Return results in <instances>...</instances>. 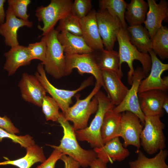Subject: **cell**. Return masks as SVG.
<instances>
[{
    "label": "cell",
    "mask_w": 168,
    "mask_h": 168,
    "mask_svg": "<svg viewBox=\"0 0 168 168\" xmlns=\"http://www.w3.org/2000/svg\"><path fill=\"white\" fill-rule=\"evenodd\" d=\"M93 53L97 65L100 70H111L116 72L121 77L123 76L120 69L118 52L114 50L103 49Z\"/></svg>",
    "instance_id": "26"
},
{
    "label": "cell",
    "mask_w": 168,
    "mask_h": 168,
    "mask_svg": "<svg viewBox=\"0 0 168 168\" xmlns=\"http://www.w3.org/2000/svg\"><path fill=\"white\" fill-rule=\"evenodd\" d=\"M101 86L96 82L93 90L83 99H80V96L76 95V102L72 106L69 107L63 114L66 120L73 123L75 131L87 127L91 115L96 112L98 102L95 95Z\"/></svg>",
    "instance_id": "3"
},
{
    "label": "cell",
    "mask_w": 168,
    "mask_h": 168,
    "mask_svg": "<svg viewBox=\"0 0 168 168\" xmlns=\"http://www.w3.org/2000/svg\"><path fill=\"white\" fill-rule=\"evenodd\" d=\"M147 2L149 9L143 23L152 40L162 26V21L168 20V3L165 0H161L158 3L154 0H147Z\"/></svg>",
    "instance_id": "15"
},
{
    "label": "cell",
    "mask_w": 168,
    "mask_h": 168,
    "mask_svg": "<svg viewBox=\"0 0 168 168\" xmlns=\"http://www.w3.org/2000/svg\"><path fill=\"white\" fill-rule=\"evenodd\" d=\"M0 128L13 134L19 133V129L12 123L7 116H0Z\"/></svg>",
    "instance_id": "38"
},
{
    "label": "cell",
    "mask_w": 168,
    "mask_h": 168,
    "mask_svg": "<svg viewBox=\"0 0 168 168\" xmlns=\"http://www.w3.org/2000/svg\"><path fill=\"white\" fill-rule=\"evenodd\" d=\"M148 53L152 61V65L148 75L141 82L138 94L152 90H159L166 92L168 89V77L162 78V73L168 69V64L162 63L157 55L151 50Z\"/></svg>",
    "instance_id": "12"
},
{
    "label": "cell",
    "mask_w": 168,
    "mask_h": 168,
    "mask_svg": "<svg viewBox=\"0 0 168 168\" xmlns=\"http://www.w3.org/2000/svg\"><path fill=\"white\" fill-rule=\"evenodd\" d=\"M26 149V152L24 156L0 162V166L11 165L19 168H30L35 163H42L46 160L42 147L35 144Z\"/></svg>",
    "instance_id": "25"
},
{
    "label": "cell",
    "mask_w": 168,
    "mask_h": 168,
    "mask_svg": "<svg viewBox=\"0 0 168 168\" xmlns=\"http://www.w3.org/2000/svg\"><path fill=\"white\" fill-rule=\"evenodd\" d=\"M58 32L54 28L45 35L47 50L44 61L41 63L47 73L56 79L65 76L66 62L63 48L57 39Z\"/></svg>",
    "instance_id": "5"
},
{
    "label": "cell",
    "mask_w": 168,
    "mask_h": 168,
    "mask_svg": "<svg viewBox=\"0 0 168 168\" xmlns=\"http://www.w3.org/2000/svg\"><path fill=\"white\" fill-rule=\"evenodd\" d=\"M72 0H51L47 6L38 7L35 11V16L43 27L38 28L43 31L41 36H44L54 28L57 23L71 13L73 2Z\"/></svg>",
    "instance_id": "7"
},
{
    "label": "cell",
    "mask_w": 168,
    "mask_h": 168,
    "mask_svg": "<svg viewBox=\"0 0 168 168\" xmlns=\"http://www.w3.org/2000/svg\"><path fill=\"white\" fill-rule=\"evenodd\" d=\"M93 52L82 54H65V76L70 75L74 69L76 68L81 75L85 73L92 74L95 77L96 82L99 83L104 89L101 71L97 65Z\"/></svg>",
    "instance_id": "9"
},
{
    "label": "cell",
    "mask_w": 168,
    "mask_h": 168,
    "mask_svg": "<svg viewBox=\"0 0 168 168\" xmlns=\"http://www.w3.org/2000/svg\"><path fill=\"white\" fill-rule=\"evenodd\" d=\"M144 128L140 135V144L148 154L152 155L166 147L163 130L165 124L157 116H145Z\"/></svg>",
    "instance_id": "6"
},
{
    "label": "cell",
    "mask_w": 168,
    "mask_h": 168,
    "mask_svg": "<svg viewBox=\"0 0 168 168\" xmlns=\"http://www.w3.org/2000/svg\"><path fill=\"white\" fill-rule=\"evenodd\" d=\"M5 0H0V24L4 22L6 17V12L4 9V4Z\"/></svg>",
    "instance_id": "41"
},
{
    "label": "cell",
    "mask_w": 168,
    "mask_h": 168,
    "mask_svg": "<svg viewBox=\"0 0 168 168\" xmlns=\"http://www.w3.org/2000/svg\"><path fill=\"white\" fill-rule=\"evenodd\" d=\"M30 0H8V7L17 17L28 21L30 15L27 13L28 6L31 2Z\"/></svg>",
    "instance_id": "33"
},
{
    "label": "cell",
    "mask_w": 168,
    "mask_h": 168,
    "mask_svg": "<svg viewBox=\"0 0 168 168\" xmlns=\"http://www.w3.org/2000/svg\"><path fill=\"white\" fill-rule=\"evenodd\" d=\"M96 19L104 46L106 49L113 50L117 34L123 27L120 20L106 10L100 9L96 11Z\"/></svg>",
    "instance_id": "11"
},
{
    "label": "cell",
    "mask_w": 168,
    "mask_h": 168,
    "mask_svg": "<svg viewBox=\"0 0 168 168\" xmlns=\"http://www.w3.org/2000/svg\"><path fill=\"white\" fill-rule=\"evenodd\" d=\"M91 0H75L73 2L71 13L80 20L86 16L91 10Z\"/></svg>",
    "instance_id": "35"
},
{
    "label": "cell",
    "mask_w": 168,
    "mask_h": 168,
    "mask_svg": "<svg viewBox=\"0 0 168 168\" xmlns=\"http://www.w3.org/2000/svg\"><path fill=\"white\" fill-rule=\"evenodd\" d=\"M131 43L140 52L147 54L152 50V41L149 33L142 25L128 26L125 29Z\"/></svg>",
    "instance_id": "23"
},
{
    "label": "cell",
    "mask_w": 168,
    "mask_h": 168,
    "mask_svg": "<svg viewBox=\"0 0 168 168\" xmlns=\"http://www.w3.org/2000/svg\"><path fill=\"white\" fill-rule=\"evenodd\" d=\"M138 155L135 161H129V168H168L166 160L168 155V151L161 150L154 157L149 158L139 150L136 151Z\"/></svg>",
    "instance_id": "27"
},
{
    "label": "cell",
    "mask_w": 168,
    "mask_h": 168,
    "mask_svg": "<svg viewBox=\"0 0 168 168\" xmlns=\"http://www.w3.org/2000/svg\"><path fill=\"white\" fill-rule=\"evenodd\" d=\"M162 108L167 114L168 113V96L165 99L162 105Z\"/></svg>",
    "instance_id": "42"
},
{
    "label": "cell",
    "mask_w": 168,
    "mask_h": 168,
    "mask_svg": "<svg viewBox=\"0 0 168 168\" xmlns=\"http://www.w3.org/2000/svg\"><path fill=\"white\" fill-rule=\"evenodd\" d=\"M117 40L119 45V55L120 69L124 62L127 63L129 68L127 74L128 84L131 85L133 76L134 72L133 62L138 60L141 63L144 74L146 77L149 74L152 65V61L149 54L139 51L130 42L125 30L123 27L118 32Z\"/></svg>",
    "instance_id": "2"
},
{
    "label": "cell",
    "mask_w": 168,
    "mask_h": 168,
    "mask_svg": "<svg viewBox=\"0 0 168 168\" xmlns=\"http://www.w3.org/2000/svg\"><path fill=\"white\" fill-rule=\"evenodd\" d=\"M5 138L10 139L13 142L18 143L21 147L26 149L35 144L33 138L29 135L17 136L0 128V142Z\"/></svg>",
    "instance_id": "34"
},
{
    "label": "cell",
    "mask_w": 168,
    "mask_h": 168,
    "mask_svg": "<svg viewBox=\"0 0 168 168\" xmlns=\"http://www.w3.org/2000/svg\"><path fill=\"white\" fill-rule=\"evenodd\" d=\"M98 102L96 114L90 126L75 131L77 140L86 141L94 148L104 145L100 135V129L105 113L115 107L110 100L102 91H99L95 95Z\"/></svg>",
    "instance_id": "4"
},
{
    "label": "cell",
    "mask_w": 168,
    "mask_h": 168,
    "mask_svg": "<svg viewBox=\"0 0 168 168\" xmlns=\"http://www.w3.org/2000/svg\"><path fill=\"white\" fill-rule=\"evenodd\" d=\"M93 150L97 158L106 164L122 161L130 155L129 151L124 147L118 137L110 140L102 147L94 148Z\"/></svg>",
    "instance_id": "20"
},
{
    "label": "cell",
    "mask_w": 168,
    "mask_h": 168,
    "mask_svg": "<svg viewBox=\"0 0 168 168\" xmlns=\"http://www.w3.org/2000/svg\"><path fill=\"white\" fill-rule=\"evenodd\" d=\"M101 75L107 97L115 106L122 101L129 89L122 82L116 72L108 70H101Z\"/></svg>",
    "instance_id": "19"
},
{
    "label": "cell",
    "mask_w": 168,
    "mask_h": 168,
    "mask_svg": "<svg viewBox=\"0 0 168 168\" xmlns=\"http://www.w3.org/2000/svg\"><path fill=\"white\" fill-rule=\"evenodd\" d=\"M30 53L32 60L37 59L41 61H44L47 50V45L44 37L39 42L30 44L27 46Z\"/></svg>",
    "instance_id": "36"
},
{
    "label": "cell",
    "mask_w": 168,
    "mask_h": 168,
    "mask_svg": "<svg viewBox=\"0 0 168 168\" xmlns=\"http://www.w3.org/2000/svg\"><path fill=\"white\" fill-rule=\"evenodd\" d=\"M152 50L160 58L164 60L168 58V29L162 26L156 33L152 39Z\"/></svg>",
    "instance_id": "30"
},
{
    "label": "cell",
    "mask_w": 168,
    "mask_h": 168,
    "mask_svg": "<svg viewBox=\"0 0 168 168\" xmlns=\"http://www.w3.org/2000/svg\"><path fill=\"white\" fill-rule=\"evenodd\" d=\"M90 166V168H107L106 164L97 158L92 161Z\"/></svg>",
    "instance_id": "40"
},
{
    "label": "cell",
    "mask_w": 168,
    "mask_h": 168,
    "mask_svg": "<svg viewBox=\"0 0 168 168\" xmlns=\"http://www.w3.org/2000/svg\"><path fill=\"white\" fill-rule=\"evenodd\" d=\"M64 163V168H79L80 164L72 157L65 155H63L60 158Z\"/></svg>",
    "instance_id": "39"
},
{
    "label": "cell",
    "mask_w": 168,
    "mask_h": 168,
    "mask_svg": "<svg viewBox=\"0 0 168 168\" xmlns=\"http://www.w3.org/2000/svg\"><path fill=\"white\" fill-rule=\"evenodd\" d=\"M168 96L166 92L159 90H152L138 94L141 110L145 116L161 117L163 114L162 105Z\"/></svg>",
    "instance_id": "16"
},
{
    "label": "cell",
    "mask_w": 168,
    "mask_h": 168,
    "mask_svg": "<svg viewBox=\"0 0 168 168\" xmlns=\"http://www.w3.org/2000/svg\"><path fill=\"white\" fill-rule=\"evenodd\" d=\"M146 77L142 68L138 67L134 70L133 76L132 86L121 102L115 106L114 112L121 113L125 111L131 112L136 115L141 123L144 124L145 116L142 111L139 102L138 90L141 81Z\"/></svg>",
    "instance_id": "10"
},
{
    "label": "cell",
    "mask_w": 168,
    "mask_h": 168,
    "mask_svg": "<svg viewBox=\"0 0 168 168\" xmlns=\"http://www.w3.org/2000/svg\"><path fill=\"white\" fill-rule=\"evenodd\" d=\"M37 71L35 75L45 88L46 92L48 93L58 104L60 109L64 114L70 105L72 103V97L78 92L93 84L92 77H89L85 80L80 86L73 90H66L58 88L53 86L48 80L44 66L41 63L38 64Z\"/></svg>",
    "instance_id": "8"
},
{
    "label": "cell",
    "mask_w": 168,
    "mask_h": 168,
    "mask_svg": "<svg viewBox=\"0 0 168 168\" xmlns=\"http://www.w3.org/2000/svg\"><path fill=\"white\" fill-rule=\"evenodd\" d=\"M41 107L47 121L57 122L60 115L59 106L52 97L45 96L44 98Z\"/></svg>",
    "instance_id": "32"
},
{
    "label": "cell",
    "mask_w": 168,
    "mask_h": 168,
    "mask_svg": "<svg viewBox=\"0 0 168 168\" xmlns=\"http://www.w3.org/2000/svg\"><path fill=\"white\" fill-rule=\"evenodd\" d=\"M57 39L66 55L90 53L94 51L87 45L82 36L67 31L58 32Z\"/></svg>",
    "instance_id": "22"
},
{
    "label": "cell",
    "mask_w": 168,
    "mask_h": 168,
    "mask_svg": "<svg viewBox=\"0 0 168 168\" xmlns=\"http://www.w3.org/2000/svg\"><path fill=\"white\" fill-rule=\"evenodd\" d=\"M58 122L63 129V135L60 143L58 146L48 145L72 157L82 167L86 168L90 166L92 161L97 158L95 152L93 150H86L81 147L77 141L73 126L66 119L62 113H61Z\"/></svg>",
    "instance_id": "1"
},
{
    "label": "cell",
    "mask_w": 168,
    "mask_h": 168,
    "mask_svg": "<svg viewBox=\"0 0 168 168\" xmlns=\"http://www.w3.org/2000/svg\"><path fill=\"white\" fill-rule=\"evenodd\" d=\"M4 56L6 60L3 69L9 76L13 75L20 67L29 65L32 60L27 47L20 45L11 47Z\"/></svg>",
    "instance_id": "21"
},
{
    "label": "cell",
    "mask_w": 168,
    "mask_h": 168,
    "mask_svg": "<svg viewBox=\"0 0 168 168\" xmlns=\"http://www.w3.org/2000/svg\"><path fill=\"white\" fill-rule=\"evenodd\" d=\"M80 20L70 13L59 20L56 30L58 32L65 31L75 35L82 36Z\"/></svg>",
    "instance_id": "31"
},
{
    "label": "cell",
    "mask_w": 168,
    "mask_h": 168,
    "mask_svg": "<svg viewBox=\"0 0 168 168\" xmlns=\"http://www.w3.org/2000/svg\"><path fill=\"white\" fill-rule=\"evenodd\" d=\"M6 15V21L0 24V34L4 37L6 44L12 47L19 45L17 34L19 29L25 26L31 28L33 22L18 18L8 6Z\"/></svg>",
    "instance_id": "18"
},
{
    "label": "cell",
    "mask_w": 168,
    "mask_h": 168,
    "mask_svg": "<svg viewBox=\"0 0 168 168\" xmlns=\"http://www.w3.org/2000/svg\"><path fill=\"white\" fill-rule=\"evenodd\" d=\"M96 12L95 9H93L86 16L80 20L82 36L94 51L104 49L97 24Z\"/></svg>",
    "instance_id": "17"
},
{
    "label": "cell",
    "mask_w": 168,
    "mask_h": 168,
    "mask_svg": "<svg viewBox=\"0 0 168 168\" xmlns=\"http://www.w3.org/2000/svg\"><path fill=\"white\" fill-rule=\"evenodd\" d=\"M18 86L21 97L24 100L41 107L43 100L46 96V91L35 75L26 72L23 73Z\"/></svg>",
    "instance_id": "14"
},
{
    "label": "cell",
    "mask_w": 168,
    "mask_h": 168,
    "mask_svg": "<svg viewBox=\"0 0 168 168\" xmlns=\"http://www.w3.org/2000/svg\"><path fill=\"white\" fill-rule=\"evenodd\" d=\"M143 125L136 115L129 111L121 113L119 137L122 138L124 140L123 144L124 147L133 145L136 147V151L140 150V137Z\"/></svg>",
    "instance_id": "13"
},
{
    "label": "cell",
    "mask_w": 168,
    "mask_h": 168,
    "mask_svg": "<svg viewBox=\"0 0 168 168\" xmlns=\"http://www.w3.org/2000/svg\"><path fill=\"white\" fill-rule=\"evenodd\" d=\"M63 155L59 151L54 149L49 157L36 168H55L57 161Z\"/></svg>",
    "instance_id": "37"
},
{
    "label": "cell",
    "mask_w": 168,
    "mask_h": 168,
    "mask_svg": "<svg viewBox=\"0 0 168 168\" xmlns=\"http://www.w3.org/2000/svg\"><path fill=\"white\" fill-rule=\"evenodd\" d=\"M113 109L105 113L100 129L101 137L104 144L114 138L119 137L121 113H115Z\"/></svg>",
    "instance_id": "24"
},
{
    "label": "cell",
    "mask_w": 168,
    "mask_h": 168,
    "mask_svg": "<svg viewBox=\"0 0 168 168\" xmlns=\"http://www.w3.org/2000/svg\"><path fill=\"white\" fill-rule=\"evenodd\" d=\"M100 9L105 10L112 16L118 17L123 27L128 26L125 21L124 15L128 4L124 0H100L99 1Z\"/></svg>",
    "instance_id": "29"
},
{
    "label": "cell",
    "mask_w": 168,
    "mask_h": 168,
    "mask_svg": "<svg viewBox=\"0 0 168 168\" xmlns=\"http://www.w3.org/2000/svg\"><path fill=\"white\" fill-rule=\"evenodd\" d=\"M148 6L143 0H132L127 4L124 18L130 26L142 25L146 20Z\"/></svg>",
    "instance_id": "28"
}]
</instances>
